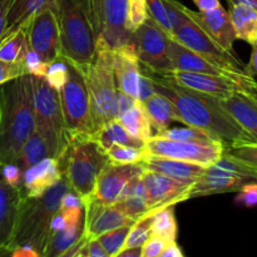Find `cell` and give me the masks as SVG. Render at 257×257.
<instances>
[{"label":"cell","instance_id":"obj_1","mask_svg":"<svg viewBox=\"0 0 257 257\" xmlns=\"http://www.w3.org/2000/svg\"><path fill=\"white\" fill-rule=\"evenodd\" d=\"M143 70L152 79L156 92L172 103L181 123L211 133L222 141L226 147L253 142L225 109L220 98L181 87L148 70Z\"/></svg>","mask_w":257,"mask_h":257},{"label":"cell","instance_id":"obj_2","mask_svg":"<svg viewBox=\"0 0 257 257\" xmlns=\"http://www.w3.org/2000/svg\"><path fill=\"white\" fill-rule=\"evenodd\" d=\"M35 130L30 74L0 85V166L15 163Z\"/></svg>","mask_w":257,"mask_h":257},{"label":"cell","instance_id":"obj_3","mask_svg":"<svg viewBox=\"0 0 257 257\" xmlns=\"http://www.w3.org/2000/svg\"><path fill=\"white\" fill-rule=\"evenodd\" d=\"M70 190L63 176L54 186L40 197H25L18 215L13 248H29L37 255H42L49 238L50 222L60 210L62 197Z\"/></svg>","mask_w":257,"mask_h":257},{"label":"cell","instance_id":"obj_4","mask_svg":"<svg viewBox=\"0 0 257 257\" xmlns=\"http://www.w3.org/2000/svg\"><path fill=\"white\" fill-rule=\"evenodd\" d=\"M58 24L60 57L77 68L85 67L97 52V38L84 0H60Z\"/></svg>","mask_w":257,"mask_h":257},{"label":"cell","instance_id":"obj_5","mask_svg":"<svg viewBox=\"0 0 257 257\" xmlns=\"http://www.w3.org/2000/svg\"><path fill=\"white\" fill-rule=\"evenodd\" d=\"M58 162L68 185L84 201L92 196L98 176L109 161L90 136H80L70 138Z\"/></svg>","mask_w":257,"mask_h":257},{"label":"cell","instance_id":"obj_6","mask_svg":"<svg viewBox=\"0 0 257 257\" xmlns=\"http://www.w3.org/2000/svg\"><path fill=\"white\" fill-rule=\"evenodd\" d=\"M84 77L90 103L93 130L98 131L115 119V84L113 73V50L97 47L94 58L85 67L79 68Z\"/></svg>","mask_w":257,"mask_h":257},{"label":"cell","instance_id":"obj_7","mask_svg":"<svg viewBox=\"0 0 257 257\" xmlns=\"http://www.w3.org/2000/svg\"><path fill=\"white\" fill-rule=\"evenodd\" d=\"M30 77L33 84L35 130L47 142L50 156L55 160H59L69 145L59 92L50 87L44 77Z\"/></svg>","mask_w":257,"mask_h":257},{"label":"cell","instance_id":"obj_8","mask_svg":"<svg viewBox=\"0 0 257 257\" xmlns=\"http://www.w3.org/2000/svg\"><path fill=\"white\" fill-rule=\"evenodd\" d=\"M257 181V166L245 162L227 151L192 185L190 198L217 193L238 192L243 185Z\"/></svg>","mask_w":257,"mask_h":257},{"label":"cell","instance_id":"obj_9","mask_svg":"<svg viewBox=\"0 0 257 257\" xmlns=\"http://www.w3.org/2000/svg\"><path fill=\"white\" fill-rule=\"evenodd\" d=\"M97 47L114 50L133 43L128 29V0H84Z\"/></svg>","mask_w":257,"mask_h":257},{"label":"cell","instance_id":"obj_10","mask_svg":"<svg viewBox=\"0 0 257 257\" xmlns=\"http://www.w3.org/2000/svg\"><path fill=\"white\" fill-rule=\"evenodd\" d=\"M67 63L69 74L67 83L59 90V98L68 137L70 140L80 136H92L94 130L84 77L79 68Z\"/></svg>","mask_w":257,"mask_h":257},{"label":"cell","instance_id":"obj_11","mask_svg":"<svg viewBox=\"0 0 257 257\" xmlns=\"http://www.w3.org/2000/svg\"><path fill=\"white\" fill-rule=\"evenodd\" d=\"M181 5L182 4H180V8ZM171 39H175L176 42L197 53L198 55L217 67L233 72H245V64L238 59L237 55L220 47L207 33L201 29L200 25L196 24L188 15H186L183 10L180 22L173 28Z\"/></svg>","mask_w":257,"mask_h":257},{"label":"cell","instance_id":"obj_12","mask_svg":"<svg viewBox=\"0 0 257 257\" xmlns=\"http://www.w3.org/2000/svg\"><path fill=\"white\" fill-rule=\"evenodd\" d=\"M133 43L143 69L158 75L173 70L168 55L170 37L150 17L133 33Z\"/></svg>","mask_w":257,"mask_h":257},{"label":"cell","instance_id":"obj_13","mask_svg":"<svg viewBox=\"0 0 257 257\" xmlns=\"http://www.w3.org/2000/svg\"><path fill=\"white\" fill-rule=\"evenodd\" d=\"M158 77L171 80L172 83L181 85V87L213 95V97H217L220 99H225L237 90L257 92V82L255 77H251V75H245L240 79H232V78L221 77V75L171 70V72L161 74Z\"/></svg>","mask_w":257,"mask_h":257},{"label":"cell","instance_id":"obj_14","mask_svg":"<svg viewBox=\"0 0 257 257\" xmlns=\"http://www.w3.org/2000/svg\"><path fill=\"white\" fill-rule=\"evenodd\" d=\"M147 156L171 158L208 167L225 152V145H200L181 142L153 135L145 143Z\"/></svg>","mask_w":257,"mask_h":257},{"label":"cell","instance_id":"obj_15","mask_svg":"<svg viewBox=\"0 0 257 257\" xmlns=\"http://www.w3.org/2000/svg\"><path fill=\"white\" fill-rule=\"evenodd\" d=\"M28 44L47 64L60 58V38L58 12L43 9L32 18L27 28Z\"/></svg>","mask_w":257,"mask_h":257},{"label":"cell","instance_id":"obj_16","mask_svg":"<svg viewBox=\"0 0 257 257\" xmlns=\"http://www.w3.org/2000/svg\"><path fill=\"white\" fill-rule=\"evenodd\" d=\"M142 180L150 211H157L166 206H175L176 203L188 200L193 185L147 170L142 172Z\"/></svg>","mask_w":257,"mask_h":257},{"label":"cell","instance_id":"obj_17","mask_svg":"<svg viewBox=\"0 0 257 257\" xmlns=\"http://www.w3.org/2000/svg\"><path fill=\"white\" fill-rule=\"evenodd\" d=\"M84 203V236L88 240H97L103 233L127 225L135 220L120 212L114 205H103L89 196Z\"/></svg>","mask_w":257,"mask_h":257},{"label":"cell","instance_id":"obj_18","mask_svg":"<svg viewBox=\"0 0 257 257\" xmlns=\"http://www.w3.org/2000/svg\"><path fill=\"white\" fill-rule=\"evenodd\" d=\"M143 171L141 162L133 165L108 162L98 176L92 197L103 205H114L127 183L136 176L142 175Z\"/></svg>","mask_w":257,"mask_h":257},{"label":"cell","instance_id":"obj_19","mask_svg":"<svg viewBox=\"0 0 257 257\" xmlns=\"http://www.w3.org/2000/svg\"><path fill=\"white\" fill-rule=\"evenodd\" d=\"M183 13L191 18L201 29L207 33L220 47L230 53L233 52V44L237 40L232 22H231L230 13L223 9L222 5L208 12H195L185 5H181Z\"/></svg>","mask_w":257,"mask_h":257},{"label":"cell","instance_id":"obj_20","mask_svg":"<svg viewBox=\"0 0 257 257\" xmlns=\"http://www.w3.org/2000/svg\"><path fill=\"white\" fill-rule=\"evenodd\" d=\"M113 73L117 89L140 100V82L142 67L136 52L135 43L113 50Z\"/></svg>","mask_w":257,"mask_h":257},{"label":"cell","instance_id":"obj_21","mask_svg":"<svg viewBox=\"0 0 257 257\" xmlns=\"http://www.w3.org/2000/svg\"><path fill=\"white\" fill-rule=\"evenodd\" d=\"M168 55L172 62L173 70L180 72H191V73H203V74L221 75V77H228L232 79H240L246 74L245 72H233V70L225 69V68L217 67L211 62L206 60L197 53L192 52L186 48L185 45L180 44L175 39H171L168 43Z\"/></svg>","mask_w":257,"mask_h":257},{"label":"cell","instance_id":"obj_22","mask_svg":"<svg viewBox=\"0 0 257 257\" xmlns=\"http://www.w3.org/2000/svg\"><path fill=\"white\" fill-rule=\"evenodd\" d=\"M24 198L23 188L9 185L4 180L0 166V251L12 245L18 215Z\"/></svg>","mask_w":257,"mask_h":257},{"label":"cell","instance_id":"obj_23","mask_svg":"<svg viewBox=\"0 0 257 257\" xmlns=\"http://www.w3.org/2000/svg\"><path fill=\"white\" fill-rule=\"evenodd\" d=\"M63 177L58 160L48 157L23 171V193L28 198L40 197Z\"/></svg>","mask_w":257,"mask_h":257},{"label":"cell","instance_id":"obj_24","mask_svg":"<svg viewBox=\"0 0 257 257\" xmlns=\"http://www.w3.org/2000/svg\"><path fill=\"white\" fill-rule=\"evenodd\" d=\"M65 226L50 235L40 257H59L74 246L84 236V207L79 210L62 212Z\"/></svg>","mask_w":257,"mask_h":257},{"label":"cell","instance_id":"obj_25","mask_svg":"<svg viewBox=\"0 0 257 257\" xmlns=\"http://www.w3.org/2000/svg\"><path fill=\"white\" fill-rule=\"evenodd\" d=\"M225 109L238 125L257 143V92H233L221 99Z\"/></svg>","mask_w":257,"mask_h":257},{"label":"cell","instance_id":"obj_26","mask_svg":"<svg viewBox=\"0 0 257 257\" xmlns=\"http://www.w3.org/2000/svg\"><path fill=\"white\" fill-rule=\"evenodd\" d=\"M141 165L145 170L162 173L167 177L186 183H195L206 170L205 166L153 156H147Z\"/></svg>","mask_w":257,"mask_h":257},{"label":"cell","instance_id":"obj_27","mask_svg":"<svg viewBox=\"0 0 257 257\" xmlns=\"http://www.w3.org/2000/svg\"><path fill=\"white\" fill-rule=\"evenodd\" d=\"M114 206L120 212L135 221L152 212L147 205V193H146L142 175L136 176L127 183Z\"/></svg>","mask_w":257,"mask_h":257},{"label":"cell","instance_id":"obj_28","mask_svg":"<svg viewBox=\"0 0 257 257\" xmlns=\"http://www.w3.org/2000/svg\"><path fill=\"white\" fill-rule=\"evenodd\" d=\"M60 0H13L8 13L7 29L4 35L14 32L20 27L29 24L32 18L43 9H54L58 12ZM3 35V37H4Z\"/></svg>","mask_w":257,"mask_h":257},{"label":"cell","instance_id":"obj_29","mask_svg":"<svg viewBox=\"0 0 257 257\" xmlns=\"http://www.w3.org/2000/svg\"><path fill=\"white\" fill-rule=\"evenodd\" d=\"M148 118H150L151 125L157 133L167 130L173 122H180L177 112L172 103L163 97L160 93L155 92L151 97L142 102Z\"/></svg>","mask_w":257,"mask_h":257},{"label":"cell","instance_id":"obj_30","mask_svg":"<svg viewBox=\"0 0 257 257\" xmlns=\"http://www.w3.org/2000/svg\"><path fill=\"white\" fill-rule=\"evenodd\" d=\"M93 141L102 148L103 151H107L113 145L128 146V147L135 148H145V142L138 138L133 137L132 135L127 132L122 123L118 119H112L107 124L103 125L98 131H95L90 136Z\"/></svg>","mask_w":257,"mask_h":257},{"label":"cell","instance_id":"obj_31","mask_svg":"<svg viewBox=\"0 0 257 257\" xmlns=\"http://www.w3.org/2000/svg\"><path fill=\"white\" fill-rule=\"evenodd\" d=\"M230 17L238 40L257 47V10L246 5H230Z\"/></svg>","mask_w":257,"mask_h":257},{"label":"cell","instance_id":"obj_32","mask_svg":"<svg viewBox=\"0 0 257 257\" xmlns=\"http://www.w3.org/2000/svg\"><path fill=\"white\" fill-rule=\"evenodd\" d=\"M27 28L20 27L14 32L4 35L0 40V60L7 63H24L29 50Z\"/></svg>","mask_w":257,"mask_h":257},{"label":"cell","instance_id":"obj_33","mask_svg":"<svg viewBox=\"0 0 257 257\" xmlns=\"http://www.w3.org/2000/svg\"><path fill=\"white\" fill-rule=\"evenodd\" d=\"M117 119L122 123V125L127 130L130 135L143 141L145 143L153 136V128L151 125L150 118H148L142 102H140V100H137L132 108H130L127 112L123 113Z\"/></svg>","mask_w":257,"mask_h":257},{"label":"cell","instance_id":"obj_34","mask_svg":"<svg viewBox=\"0 0 257 257\" xmlns=\"http://www.w3.org/2000/svg\"><path fill=\"white\" fill-rule=\"evenodd\" d=\"M48 157H52L49 147H48L43 136L37 130H34V132L30 135L27 142L23 145L19 158L15 163L19 166L20 170L24 171L29 168L30 166L35 165V163L40 162V161Z\"/></svg>","mask_w":257,"mask_h":257},{"label":"cell","instance_id":"obj_35","mask_svg":"<svg viewBox=\"0 0 257 257\" xmlns=\"http://www.w3.org/2000/svg\"><path fill=\"white\" fill-rule=\"evenodd\" d=\"M152 235L162 238L166 242H175L177 238V221L175 206H166L153 212Z\"/></svg>","mask_w":257,"mask_h":257},{"label":"cell","instance_id":"obj_36","mask_svg":"<svg viewBox=\"0 0 257 257\" xmlns=\"http://www.w3.org/2000/svg\"><path fill=\"white\" fill-rule=\"evenodd\" d=\"M156 136L168 138V140L181 141V142L200 143V145H225L222 141L216 138L211 133L200 130V128L191 127V125H186L183 128H167Z\"/></svg>","mask_w":257,"mask_h":257},{"label":"cell","instance_id":"obj_37","mask_svg":"<svg viewBox=\"0 0 257 257\" xmlns=\"http://www.w3.org/2000/svg\"><path fill=\"white\" fill-rule=\"evenodd\" d=\"M108 161L114 165H133L140 163L147 157L146 148H135L128 146L113 145L105 151Z\"/></svg>","mask_w":257,"mask_h":257},{"label":"cell","instance_id":"obj_38","mask_svg":"<svg viewBox=\"0 0 257 257\" xmlns=\"http://www.w3.org/2000/svg\"><path fill=\"white\" fill-rule=\"evenodd\" d=\"M153 212L147 213L143 217L138 218L132 226L128 232L127 240H125L124 248H132V247H142L143 243L152 236V218Z\"/></svg>","mask_w":257,"mask_h":257},{"label":"cell","instance_id":"obj_39","mask_svg":"<svg viewBox=\"0 0 257 257\" xmlns=\"http://www.w3.org/2000/svg\"><path fill=\"white\" fill-rule=\"evenodd\" d=\"M131 226L127 225L123 226V227L115 228V230L109 231V232L103 233L102 236L97 238L98 242L100 243L103 248L105 250V252L108 253L110 257L117 255L120 250L124 248L125 240H127L128 232L131 230Z\"/></svg>","mask_w":257,"mask_h":257},{"label":"cell","instance_id":"obj_40","mask_svg":"<svg viewBox=\"0 0 257 257\" xmlns=\"http://www.w3.org/2000/svg\"><path fill=\"white\" fill-rule=\"evenodd\" d=\"M68 74H69V70H68L67 60H64L60 57L48 65L44 78L50 87L59 92L64 87L65 83H67Z\"/></svg>","mask_w":257,"mask_h":257},{"label":"cell","instance_id":"obj_41","mask_svg":"<svg viewBox=\"0 0 257 257\" xmlns=\"http://www.w3.org/2000/svg\"><path fill=\"white\" fill-rule=\"evenodd\" d=\"M147 4L148 17L163 30L170 38H172V25H171L170 18H168L167 9L163 0H146Z\"/></svg>","mask_w":257,"mask_h":257},{"label":"cell","instance_id":"obj_42","mask_svg":"<svg viewBox=\"0 0 257 257\" xmlns=\"http://www.w3.org/2000/svg\"><path fill=\"white\" fill-rule=\"evenodd\" d=\"M147 18L146 0H128V29L132 34Z\"/></svg>","mask_w":257,"mask_h":257},{"label":"cell","instance_id":"obj_43","mask_svg":"<svg viewBox=\"0 0 257 257\" xmlns=\"http://www.w3.org/2000/svg\"><path fill=\"white\" fill-rule=\"evenodd\" d=\"M225 151H227L230 155L245 161V162L257 166V143L248 142L233 145L230 147H226Z\"/></svg>","mask_w":257,"mask_h":257},{"label":"cell","instance_id":"obj_44","mask_svg":"<svg viewBox=\"0 0 257 257\" xmlns=\"http://www.w3.org/2000/svg\"><path fill=\"white\" fill-rule=\"evenodd\" d=\"M27 74L28 70L24 63H7L0 60V85Z\"/></svg>","mask_w":257,"mask_h":257},{"label":"cell","instance_id":"obj_45","mask_svg":"<svg viewBox=\"0 0 257 257\" xmlns=\"http://www.w3.org/2000/svg\"><path fill=\"white\" fill-rule=\"evenodd\" d=\"M236 205L243 206L247 208H253L257 206V181L248 182L241 187L237 192V197L235 200Z\"/></svg>","mask_w":257,"mask_h":257},{"label":"cell","instance_id":"obj_46","mask_svg":"<svg viewBox=\"0 0 257 257\" xmlns=\"http://www.w3.org/2000/svg\"><path fill=\"white\" fill-rule=\"evenodd\" d=\"M25 68L28 70V74L30 75H37V77H45V73H47L48 65L39 55L35 52H33L29 48L27 53V57L24 60Z\"/></svg>","mask_w":257,"mask_h":257},{"label":"cell","instance_id":"obj_47","mask_svg":"<svg viewBox=\"0 0 257 257\" xmlns=\"http://www.w3.org/2000/svg\"><path fill=\"white\" fill-rule=\"evenodd\" d=\"M166 245L167 242L165 240L152 235L141 247L142 248V257H158Z\"/></svg>","mask_w":257,"mask_h":257},{"label":"cell","instance_id":"obj_48","mask_svg":"<svg viewBox=\"0 0 257 257\" xmlns=\"http://www.w3.org/2000/svg\"><path fill=\"white\" fill-rule=\"evenodd\" d=\"M84 207L83 200L70 188L67 193L62 197L60 201V212H70V211L79 210V208Z\"/></svg>","mask_w":257,"mask_h":257},{"label":"cell","instance_id":"obj_49","mask_svg":"<svg viewBox=\"0 0 257 257\" xmlns=\"http://www.w3.org/2000/svg\"><path fill=\"white\" fill-rule=\"evenodd\" d=\"M136 102H137V99L120 92V90H117V95H115V119L119 118L124 112H127L130 108H132Z\"/></svg>","mask_w":257,"mask_h":257},{"label":"cell","instance_id":"obj_50","mask_svg":"<svg viewBox=\"0 0 257 257\" xmlns=\"http://www.w3.org/2000/svg\"><path fill=\"white\" fill-rule=\"evenodd\" d=\"M155 92L156 90H155V87H153L152 79H151V77L148 75V73L142 69V77H141V82H140V102L146 100Z\"/></svg>","mask_w":257,"mask_h":257},{"label":"cell","instance_id":"obj_51","mask_svg":"<svg viewBox=\"0 0 257 257\" xmlns=\"http://www.w3.org/2000/svg\"><path fill=\"white\" fill-rule=\"evenodd\" d=\"M87 243L88 238L85 236H83L74 246L69 248L68 251H65L63 255L59 257H85V251H87Z\"/></svg>","mask_w":257,"mask_h":257},{"label":"cell","instance_id":"obj_52","mask_svg":"<svg viewBox=\"0 0 257 257\" xmlns=\"http://www.w3.org/2000/svg\"><path fill=\"white\" fill-rule=\"evenodd\" d=\"M0 257H39V255L29 248L8 247L0 251Z\"/></svg>","mask_w":257,"mask_h":257},{"label":"cell","instance_id":"obj_53","mask_svg":"<svg viewBox=\"0 0 257 257\" xmlns=\"http://www.w3.org/2000/svg\"><path fill=\"white\" fill-rule=\"evenodd\" d=\"M85 257H110L97 240H88Z\"/></svg>","mask_w":257,"mask_h":257},{"label":"cell","instance_id":"obj_54","mask_svg":"<svg viewBox=\"0 0 257 257\" xmlns=\"http://www.w3.org/2000/svg\"><path fill=\"white\" fill-rule=\"evenodd\" d=\"M12 2L13 0H0V40L4 35L5 29H7L8 13H9Z\"/></svg>","mask_w":257,"mask_h":257},{"label":"cell","instance_id":"obj_55","mask_svg":"<svg viewBox=\"0 0 257 257\" xmlns=\"http://www.w3.org/2000/svg\"><path fill=\"white\" fill-rule=\"evenodd\" d=\"M158 257H185L177 242H168Z\"/></svg>","mask_w":257,"mask_h":257},{"label":"cell","instance_id":"obj_56","mask_svg":"<svg viewBox=\"0 0 257 257\" xmlns=\"http://www.w3.org/2000/svg\"><path fill=\"white\" fill-rule=\"evenodd\" d=\"M245 72L251 77H257V47H252L250 60L245 65Z\"/></svg>","mask_w":257,"mask_h":257},{"label":"cell","instance_id":"obj_57","mask_svg":"<svg viewBox=\"0 0 257 257\" xmlns=\"http://www.w3.org/2000/svg\"><path fill=\"white\" fill-rule=\"evenodd\" d=\"M193 3L198 8V12H208V10L216 9L221 5L218 0H193Z\"/></svg>","mask_w":257,"mask_h":257},{"label":"cell","instance_id":"obj_58","mask_svg":"<svg viewBox=\"0 0 257 257\" xmlns=\"http://www.w3.org/2000/svg\"><path fill=\"white\" fill-rule=\"evenodd\" d=\"M113 257H142V248H123V250H120L117 255H114Z\"/></svg>","mask_w":257,"mask_h":257},{"label":"cell","instance_id":"obj_59","mask_svg":"<svg viewBox=\"0 0 257 257\" xmlns=\"http://www.w3.org/2000/svg\"><path fill=\"white\" fill-rule=\"evenodd\" d=\"M227 3L230 5H246V7L257 10V0H227Z\"/></svg>","mask_w":257,"mask_h":257}]
</instances>
